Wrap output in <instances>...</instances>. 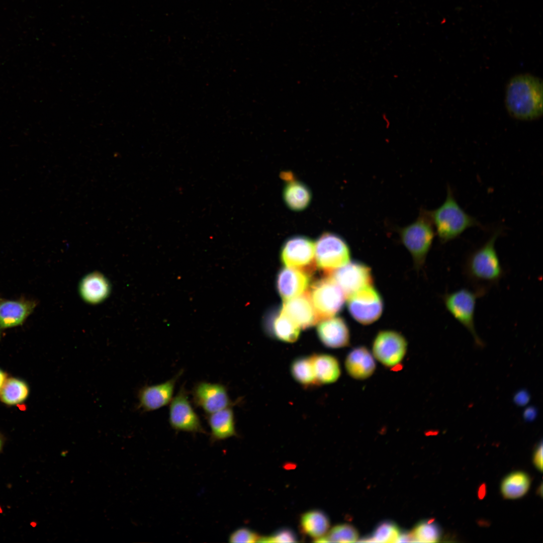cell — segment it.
Masks as SVG:
<instances>
[{"label": "cell", "instance_id": "cell-15", "mask_svg": "<svg viewBox=\"0 0 543 543\" xmlns=\"http://www.w3.org/2000/svg\"><path fill=\"white\" fill-rule=\"evenodd\" d=\"M280 310L300 328L311 327L319 321L307 291L299 296L285 301Z\"/></svg>", "mask_w": 543, "mask_h": 543}, {"label": "cell", "instance_id": "cell-29", "mask_svg": "<svg viewBox=\"0 0 543 543\" xmlns=\"http://www.w3.org/2000/svg\"><path fill=\"white\" fill-rule=\"evenodd\" d=\"M357 530L350 524H340L332 527L321 537L316 539L317 542H353L358 539Z\"/></svg>", "mask_w": 543, "mask_h": 543}, {"label": "cell", "instance_id": "cell-19", "mask_svg": "<svg viewBox=\"0 0 543 543\" xmlns=\"http://www.w3.org/2000/svg\"><path fill=\"white\" fill-rule=\"evenodd\" d=\"M285 181L283 190V198L286 205L290 210L299 212L306 209L310 205L312 194L307 185L294 177L290 172L282 173Z\"/></svg>", "mask_w": 543, "mask_h": 543}, {"label": "cell", "instance_id": "cell-5", "mask_svg": "<svg viewBox=\"0 0 543 543\" xmlns=\"http://www.w3.org/2000/svg\"><path fill=\"white\" fill-rule=\"evenodd\" d=\"M487 293L483 290L463 288L446 293L442 297L446 310L471 334L476 345L481 348L484 343L476 331L475 315L478 299Z\"/></svg>", "mask_w": 543, "mask_h": 543}, {"label": "cell", "instance_id": "cell-37", "mask_svg": "<svg viewBox=\"0 0 543 543\" xmlns=\"http://www.w3.org/2000/svg\"><path fill=\"white\" fill-rule=\"evenodd\" d=\"M8 378L7 372L0 368V392Z\"/></svg>", "mask_w": 543, "mask_h": 543}, {"label": "cell", "instance_id": "cell-9", "mask_svg": "<svg viewBox=\"0 0 543 543\" xmlns=\"http://www.w3.org/2000/svg\"><path fill=\"white\" fill-rule=\"evenodd\" d=\"M407 349V342L405 338L394 330L380 331L372 344L374 357L387 368H393L400 364L406 355Z\"/></svg>", "mask_w": 543, "mask_h": 543}, {"label": "cell", "instance_id": "cell-16", "mask_svg": "<svg viewBox=\"0 0 543 543\" xmlns=\"http://www.w3.org/2000/svg\"><path fill=\"white\" fill-rule=\"evenodd\" d=\"M36 306V302L32 300H0V332L22 325Z\"/></svg>", "mask_w": 543, "mask_h": 543}, {"label": "cell", "instance_id": "cell-17", "mask_svg": "<svg viewBox=\"0 0 543 543\" xmlns=\"http://www.w3.org/2000/svg\"><path fill=\"white\" fill-rule=\"evenodd\" d=\"M317 332L319 339L327 347L340 348L349 344V328L341 317H332L322 320L317 325Z\"/></svg>", "mask_w": 543, "mask_h": 543}, {"label": "cell", "instance_id": "cell-11", "mask_svg": "<svg viewBox=\"0 0 543 543\" xmlns=\"http://www.w3.org/2000/svg\"><path fill=\"white\" fill-rule=\"evenodd\" d=\"M328 275L341 288L346 298L373 284L371 269L358 261H349Z\"/></svg>", "mask_w": 543, "mask_h": 543}, {"label": "cell", "instance_id": "cell-7", "mask_svg": "<svg viewBox=\"0 0 543 543\" xmlns=\"http://www.w3.org/2000/svg\"><path fill=\"white\" fill-rule=\"evenodd\" d=\"M309 293L318 320L334 316L342 309L346 298L329 275L315 282Z\"/></svg>", "mask_w": 543, "mask_h": 543}, {"label": "cell", "instance_id": "cell-4", "mask_svg": "<svg viewBox=\"0 0 543 543\" xmlns=\"http://www.w3.org/2000/svg\"><path fill=\"white\" fill-rule=\"evenodd\" d=\"M396 229L401 241L411 255L416 267L420 268L425 262L435 234L429 211L421 209L413 222Z\"/></svg>", "mask_w": 543, "mask_h": 543}, {"label": "cell", "instance_id": "cell-23", "mask_svg": "<svg viewBox=\"0 0 543 543\" xmlns=\"http://www.w3.org/2000/svg\"><path fill=\"white\" fill-rule=\"evenodd\" d=\"M208 415L211 442L237 436L234 414L231 406Z\"/></svg>", "mask_w": 543, "mask_h": 543}, {"label": "cell", "instance_id": "cell-27", "mask_svg": "<svg viewBox=\"0 0 543 543\" xmlns=\"http://www.w3.org/2000/svg\"><path fill=\"white\" fill-rule=\"evenodd\" d=\"M530 483V477L525 472H513L502 480L500 486L501 492L505 499L520 498L528 492Z\"/></svg>", "mask_w": 543, "mask_h": 543}, {"label": "cell", "instance_id": "cell-3", "mask_svg": "<svg viewBox=\"0 0 543 543\" xmlns=\"http://www.w3.org/2000/svg\"><path fill=\"white\" fill-rule=\"evenodd\" d=\"M435 232L442 244L458 238L467 229L485 227L466 213L458 203L451 187L447 186L446 197L437 208L429 211Z\"/></svg>", "mask_w": 543, "mask_h": 543}, {"label": "cell", "instance_id": "cell-35", "mask_svg": "<svg viewBox=\"0 0 543 543\" xmlns=\"http://www.w3.org/2000/svg\"><path fill=\"white\" fill-rule=\"evenodd\" d=\"M535 467L540 471L542 470V443L541 442L536 447L533 456Z\"/></svg>", "mask_w": 543, "mask_h": 543}, {"label": "cell", "instance_id": "cell-34", "mask_svg": "<svg viewBox=\"0 0 543 543\" xmlns=\"http://www.w3.org/2000/svg\"><path fill=\"white\" fill-rule=\"evenodd\" d=\"M530 400V395L528 392L524 389L518 391L514 395L513 401L518 406L526 405Z\"/></svg>", "mask_w": 543, "mask_h": 543}, {"label": "cell", "instance_id": "cell-14", "mask_svg": "<svg viewBox=\"0 0 543 543\" xmlns=\"http://www.w3.org/2000/svg\"><path fill=\"white\" fill-rule=\"evenodd\" d=\"M183 371L171 379L160 384L141 388L137 395V409L143 412L158 410L170 403L173 398L176 383Z\"/></svg>", "mask_w": 543, "mask_h": 543}, {"label": "cell", "instance_id": "cell-18", "mask_svg": "<svg viewBox=\"0 0 543 543\" xmlns=\"http://www.w3.org/2000/svg\"><path fill=\"white\" fill-rule=\"evenodd\" d=\"M307 273L285 267L279 272L277 279L278 291L284 301L299 296L306 291L309 284Z\"/></svg>", "mask_w": 543, "mask_h": 543}, {"label": "cell", "instance_id": "cell-20", "mask_svg": "<svg viewBox=\"0 0 543 543\" xmlns=\"http://www.w3.org/2000/svg\"><path fill=\"white\" fill-rule=\"evenodd\" d=\"M345 368L352 378L364 380L370 378L375 372L376 364L372 353L365 346L353 348L346 355Z\"/></svg>", "mask_w": 543, "mask_h": 543}, {"label": "cell", "instance_id": "cell-22", "mask_svg": "<svg viewBox=\"0 0 543 543\" xmlns=\"http://www.w3.org/2000/svg\"><path fill=\"white\" fill-rule=\"evenodd\" d=\"M300 328L280 310L271 313L265 322L267 333L283 342L292 343L299 338Z\"/></svg>", "mask_w": 543, "mask_h": 543}, {"label": "cell", "instance_id": "cell-21", "mask_svg": "<svg viewBox=\"0 0 543 543\" xmlns=\"http://www.w3.org/2000/svg\"><path fill=\"white\" fill-rule=\"evenodd\" d=\"M110 290L108 280L98 272L86 275L81 280L79 286L81 297L85 302L92 304L104 301L109 296Z\"/></svg>", "mask_w": 543, "mask_h": 543}, {"label": "cell", "instance_id": "cell-10", "mask_svg": "<svg viewBox=\"0 0 543 543\" xmlns=\"http://www.w3.org/2000/svg\"><path fill=\"white\" fill-rule=\"evenodd\" d=\"M169 423L176 431L206 433L200 417L190 403L187 392L182 386L169 403Z\"/></svg>", "mask_w": 543, "mask_h": 543}, {"label": "cell", "instance_id": "cell-38", "mask_svg": "<svg viewBox=\"0 0 543 543\" xmlns=\"http://www.w3.org/2000/svg\"><path fill=\"white\" fill-rule=\"evenodd\" d=\"M6 442V437L0 432V454L2 452Z\"/></svg>", "mask_w": 543, "mask_h": 543}, {"label": "cell", "instance_id": "cell-1", "mask_svg": "<svg viewBox=\"0 0 543 543\" xmlns=\"http://www.w3.org/2000/svg\"><path fill=\"white\" fill-rule=\"evenodd\" d=\"M502 233V228L498 227L484 243L467 254L463 270L472 288L488 292L504 276V270L495 248L496 240Z\"/></svg>", "mask_w": 543, "mask_h": 543}, {"label": "cell", "instance_id": "cell-26", "mask_svg": "<svg viewBox=\"0 0 543 543\" xmlns=\"http://www.w3.org/2000/svg\"><path fill=\"white\" fill-rule=\"evenodd\" d=\"M30 389L28 384L22 379L9 377L0 392V401L8 406H15L25 402Z\"/></svg>", "mask_w": 543, "mask_h": 543}, {"label": "cell", "instance_id": "cell-25", "mask_svg": "<svg viewBox=\"0 0 543 543\" xmlns=\"http://www.w3.org/2000/svg\"><path fill=\"white\" fill-rule=\"evenodd\" d=\"M302 531L315 540L324 536L329 530L330 521L322 511L312 510L303 513L300 518Z\"/></svg>", "mask_w": 543, "mask_h": 543}, {"label": "cell", "instance_id": "cell-24", "mask_svg": "<svg viewBox=\"0 0 543 543\" xmlns=\"http://www.w3.org/2000/svg\"><path fill=\"white\" fill-rule=\"evenodd\" d=\"M317 380L320 384H329L336 382L341 375L338 359L326 353L312 354Z\"/></svg>", "mask_w": 543, "mask_h": 543}, {"label": "cell", "instance_id": "cell-2", "mask_svg": "<svg viewBox=\"0 0 543 543\" xmlns=\"http://www.w3.org/2000/svg\"><path fill=\"white\" fill-rule=\"evenodd\" d=\"M505 104L514 118L532 120L542 114V84L537 77L522 74L512 77L507 84Z\"/></svg>", "mask_w": 543, "mask_h": 543}, {"label": "cell", "instance_id": "cell-8", "mask_svg": "<svg viewBox=\"0 0 543 543\" xmlns=\"http://www.w3.org/2000/svg\"><path fill=\"white\" fill-rule=\"evenodd\" d=\"M347 298L349 313L361 324L373 323L382 314L384 307L383 299L373 285L364 288Z\"/></svg>", "mask_w": 543, "mask_h": 543}, {"label": "cell", "instance_id": "cell-30", "mask_svg": "<svg viewBox=\"0 0 543 543\" xmlns=\"http://www.w3.org/2000/svg\"><path fill=\"white\" fill-rule=\"evenodd\" d=\"M413 541L436 542L441 538L442 531L438 524L433 520L419 522L411 533Z\"/></svg>", "mask_w": 543, "mask_h": 543}, {"label": "cell", "instance_id": "cell-36", "mask_svg": "<svg viewBox=\"0 0 543 543\" xmlns=\"http://www.w3.org/2000/svg\"><path fill=\"white\" fill-rule=\"evenodd\" d=\"M537 415V410L534 406L526 407L523 412V417L527 422L533 421Z\"/></svg>", "mask_w": 543, "mask_h": 543}, {"label": "cell", "instance_id": "cell-13", "mask_svg": "<svg viewBox=\"0 0 543 543\" xmlns=\"http://www.w3.org/2000/svg\"><path fill=\"white\" fill-rule=\"evenodd\" d=\"M192 396L195 405L207 415L233 404L226 387L220 383L200 382L194 387Z\"/></svg>", "mask_w": 543, "mask_h": 543}, {"label": "cell", "instance_id": "cell-6", "mask_svg": "<svg viewBox=\"0 0 543 543\" xmlns=\"http://www.w3.org/2000/svg\"><path fill=\"white\" fill-rule=\"evenodd\" d=\"M350 257L348 245L338 234L325 232L315 242V259L317 265L327 274L348 263Z\"/></svg>", "mask_w": 543, "mask_h": 543}, {"label": "cell", "instance_id": "cell-33", "mask_svg": "<svg viewBox=\"0 0 543 543\" xmlns=\"http://www.w3.org/2000/svg\"><path fill=\"white\" fill-rule=\"evenodd\" d=\"M260 536L252 530L247 527L239 528L230 533L228 537L230 542H257Z\"/></svg>", "mask_w": 543, "mask_h": 543}, {"label": "cell", "instance_id": "cell-28", "mask_svg": "<svg viewBox=\"0 0 543 543\" xmlns=\"http://www.w3.org/2000/svg\"><path fill=\"white\" fill-rule=\"evenodd\" d=\"M290 372L294 379L306 388L320 386L315 375L313 354L294 359L291 364Z\"/></svg>", "mask_w": 543, "mask_h": 543}, {"label": "cell", "instance_id": "cell-32", "mask_svg": "<svg viewBox=\"0 0 543 543\" xmlns=\"http://www.w3.org/2000/svg\"><path fill=\"white\" fill-rule=\"evenodd\" d=\"M297 537L294 531L287 528H282L272 534L260 537L259 542H295Z\"/></svg>", "mask_w": 543, "mask_h": 543}, {"label": "cell", "instance_id": "cell-12", "mask_svg": "<svg viewBox=\"0 0 543 543\" xmlns=\"http://www.w3.org/2000/svg\"><path fill=\"white\" fill-rule=\"evenodd\" d=\"M315 242L310 238L297 235L288 239L282 246L281 258L286 267L307 273L314 260Z\"/></svg>", "mask_w": 543, "mask_h": 543}, {"label": "cell", "instance_id": "cell-31", "mask_svg": "<svg viewBox=\"0 0 543 543\" xmlns=\"http://www.w3.org/2000/svg\"><path fill=\"white\" fill-rule=\"evenodd\" d=\"M401 532L397 525L390 521H385L378 525L372 536L364 538L365 542H397Z\"/></svg>", "mask_w": 543, "mask_h": 543}]
</instances>
